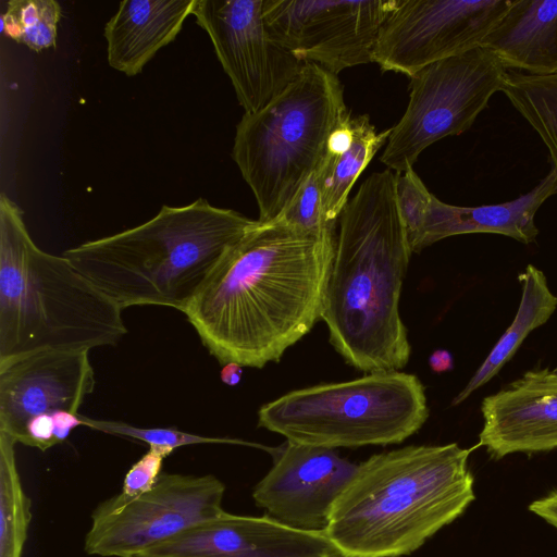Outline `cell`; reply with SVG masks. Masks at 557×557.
<instances>
[{
    "instance_id": "23",
    "label": "cell",
    "mask_w": 557,
    "mask_h": 557,
    "mask_svg": "<svg viewBox=\"0 0 557 557\" xmlns=\"http://www.w3.org/2000/svg\"><path fill=\"white\" fill-rule=\"evenodd\" d=\"M16 442L0 432V557H22L32 520V500L21 483Z\"/></svg>"
},
{
    "instance_id": "2",
    "label": "cell",
    "mask_w": 557,
    "mask_h": 557,
    "mask_svg": "<svg viewBox=\"0 0 557 557\" xmlns=\"http://www.w3.org/2000/svg\"><path fill=\"white\" fill-rule=\"evenodd\" d=\"M411 253L396 175L374 172L339 214L321 318L334 349L359 371H397L409 361L399 298Z\"/></svg>"
},
{
    "instance_id": "22",
    "label": "cell",
    "mask_w": 557,
    "mask_h": 557,
    "mask_svg": "<svg viewBox=\"0 0 557 557\" xmlns=\"http://www.w3.org/2000/svg\"><path fill=\"white\" fill-rule=\"evenodd\" d=\"M537 133L557 170V74L533 76L507 71L502 90Z\"/></svg>"
},
{
    "instance_id": "5",
    "label": "cell",
    "mask_w": 557,
    "mask_h": 557,
    "mask_svg": "<svg viewBox=\"0 0 557 557\" xmlns=\"http://www.w3.org/2000/svg\"><path fill=\"white\" fill-rule=\"evenodd\" d=\"M127 333L122 309L63 255L41 250L0 196V363L42 350L89 351Z\"/></svg>"
},
{
    "instance_id": "21",
    "label": "cell",
    "mask_w": 557,
    "mask_h": 557,
    "mask_svg": "<svg viewBox=\"0 0 557 557\" xmlns=\"http://www.w3.org/2000/svg\"><path fill=\"white\" fill-rule=\"evenodd\" d=\"M522 295L511 324L494 345L485 360L474 372L463 389L453 399L451 406L466 400L474 391L491 381L513 357L525 337L548 321L557 308V296L549 287L544 273L528 264L518 276Z\"/></svg>"
},
{
    "instance_id": "4",
    "label": "cell",
    "mask_w": 557,
    "mask_h": 557,
    "mask_svg": "<svg viewBox=\"0 0 557 557\" xmlns=\"http://www.w3.org/2000/svg\"><path fill=\"white\" fill-rule=\"evenodd\" d=\"M257 222L198 198L162 206L149 221L63 256L122 310L156 305L184 312L225 251Z\"/></svg>"
},
{
    "instance_id": "26",
    "label": "cell",
    "mask_w": 557,
    "mask_h": 557,
    "mask_svg": "<svg viewBox=\"0 0 557 557\" xmlns=\"http://www.w3.org/2000/svg\"><path fill=\"white\" fill-rule=\"evenodd\" d=\"M277 219L317 235L336 232L338 221H329L323 211L321 164Z\"/></svg>"
},
{
    "instance_id": "1",
    "label": "cell",
    "mask_w": 557,
    "mask_h": 557,
    "mask_svg": "<svg viewBox=\"0 0 557 557\" xmlns=\"http://www.w3.org/2000/svg\"><path fill=\"white\" fill-rule=\"evenodd\" d=\"M337 232L260 221L232 245L184 311L221 366L263 368L322 318Z\"/></svg>"
},
{
    "instance_id": "6",
    "label": "cell",
    "mask_w": 557,
    "mask_h": 557,
    "mask_svg": "<svg viewBox=\"0 0 557 557\" xmlns=\"http://www.w3.org/2000/svg\"><path fill=\"white\" fill-rule=\"evenodd\" d=\"M337 75L305 62L270 103L245 113L232 158L259 208L258 221L276 220L324 160L334 131L350 115Z\"/></svg>"
},
{
    "instance_id": "14",
    "label": "cell",
    "mask_w": 557,
    "mask_h": 557,
    "mask_svg": "<svg viewBox=\"0 0 557 557\" xmlns=\"http://www.w3.org/2000/svg\"><path fill=\"white\" fill-rule=\"evenodd\" d=\"M88 352L42 350L0 363V432L17 443L33 418L77 414L96 385Z\"/></svg>"
},
{
    "instance_id": "11",
    "label": "cell",
    "mask_w": 557,
    "mask_h": 557,
    "mask_svg": "<svg viewBox=\"0 0 557 557\" xmlns=\"http://www.w3.org/2000/svg\"><path fill=\"white\" fill-rule=\"evenodd\" d=\"M512 0H399L382 26L372 61L413 76L423 67L481 47Z\"/></svg>"
},
{
    "instance_id": "16",
    "label": "cell",
    "mask_w": 557,
    "mask_h": 557,
    "mask_svg": "<svg viewBox=\"0 0 557 557\" xmlns=\"http://www.w3.org/2000/svg\"><path fill=\"white\" fill-rule=\"evenodd\" d=\"M481 412L479 446L495 460L557 448V370L525 372L485 397Z\"/></svg>"
},
{
    "instance_id": "12",
    "label": "cell",
    "mask_w": 557,
    "mask_h": 557,
    "mask_svg": "<svg viewBox=\"0 0 557 557\" xmlns=\"http://www.w3.org/2000/svg\"><path fill=\"white\" fill-rule=\"evenodd\" d=\"M193 15L209 35L245 113L270 103L305 64L270 37L263 0H196Z\"/></svg>"
},
{
    "instance_id": "3",
    "label": "cell",
    "mask_w": 557,
    "mask_h": 557,
    "mask_svg": "<svg viewBox=\"0 0 557 557\" xmlns=\"http://www.w3.org/2000/svg\"><path fill=\"white\" fill-rule=\"evenodd\" d=\"M471 449L409 445L359 463L324 534L339 557H401L419 549L474 500Z\"/></svg>"
},
{
    "instance_id": "17",
    "label": "cell",
    "mask_w": 557,
    "mask_h": 557,
    "mask_svg": "<svg viewBox=\"0 0 557 557\" xmlns=\"http://www.w3.org/2000/svg\"><path fill=\"white\" fill-rule=\"evenodd\" d=\"M555 195L557 170L554 168L530 191L503 203L459 207L445 203L433 195L418 252L444 238L474 233L499 234L522 244L534 243L539 235L535 213L545 200Z\"/></svg>"
},
{
    "instance_id": "27",
    "label": "cell",
    "mask_w": 557,
    "mask_h": 557,
    "mask_svg": "<svg viewBox=\"0 0 557 557\" xmlns=\"http://www.w3.org/2000/svg\"><path fill=\"white\" fill-rule=\"evenodd\" d=\"M396 175V196L412 252L419 243L433 194L426 188L413 168Z\"/></svg>"
},
{
    "instance_id": "10",
    "label": "cell",
    "mask_w": 557,
    "mask_h": 557,
    "mask_svg": "<svg viewBox=\"0 0 557 557\" xmlns=\"http://www.w3.org/2000/svg\"><path fill=\"white\" fill-rule=\"evenodd\" d=\"M399 0H263L270 37L302 62L337 75L372 63L380 30Z\"/></svg>"
},
{
    "instance_id": "28",
    "label": "cell",
    "mask_w": 557,
    "mask_h": 557,
    "mask_svg": "<svg viewBox=\"0 0 557 557\" xmlns=\"http://www.w3.org/2000/svg\"><path fill=\"white\" fill-rule=\"evenodd\" d=\"M166 457L162 450L149 448L125 474L121 494L135 498L150 491L162 473V463Z\"/></svg>"
},
{
    "instance_id": "18",
    "label": "cell",
    "mask_w": 557,
    "mask_h": 557,
    "mask_svg": "<svg viewBox=\"0 0 557 557\" xmlns=\"http://www.w3.org/2000/svg\"><path fill=\"white\" fill-rule=\"evenodd\" d=\"M196 0H125L107 22L108 63L127 76L141 73L144 66L163 47L172 42Z\"/></svg>"
},
{
    "instance_id": "31",
    "label": "cell",
    "mask_w": 557,
    "mask_h": 557,
    "mask_svg": "<svg viewBox=\"0 0 557 557\" xmlns=\"http://www.w3.org/2000/svg\"><path fill=\"white\" fill-rule=\"evenodd\" d=\"M242 366L235 362H230L222 366L221 380L228 386H236L239 384L243 375Z\"/></svg>"
},
{
    "instance_id": "7",
    "label": "cell",
    "mask_w": 557,
    "mask_h": 557,
    "mask_svg": "<svg viewBox=\"0 0 557 557\" xmlns=\"http://www.w3.org/2000/svg\"><path fill=\"white\" fill-rule=\"evenodd\" d=\"M428 417L419 377L382 371L292 391L259 409L258 426L294 444L356 448L399 444L418 432Z\"/></svg>"
},
{
    "instance_id": "25",
    "label": "cell",
    "mask_w": 557,
    "mask_h": 557,
    "mask_svg": "<svg viewBox=\"0 0 557 557\" xmlns=\"http://www.w3.org/2000/svg\"><path fill=\"white\" fill-rule=\"evenodd\" d=\"M82 425L102 431L110 434L127 436L139 440L149 445V448L162 450L168 456L176 448L194 445V444H210V443H242L228 438L208 437L180 431L176 428H137L124 422L94 420L79 414Z\"/></svg>"
},
{
    "instance_id": "13",
    "label": "cell",
    "mask_w": 557,
    "mask_h": 557,
    "mask_svg": "<svg viewBox=\"0 0 557 557\" xmlns=\"http://www.w3.org/2000/svg\"><path fill=\"white\" fill-rule=\"evenodd\" d=\"M357 467L335 449L286 441L252 498L265 516L286 527L324 533L332 507Z\"/></svg>"
},
{
    "instance_id": "30",
    "label": "cell",
    "mask_w": 557,
    "mask_h": 557,
    "mask_svg": "<svg viewBox=\"0 0 557 557\" xmlns=\"http://www.w3.org/2000/svg\"><path fill=\"white\" fill-rule=\"evenodd\" d=\"M429 364L433 372H446L453 369V357L449 351L437 349L430 356Z\"/></svg>"
},
{
    "instance_id": "15",
    "label": "cell",
    "mask_w": 557,
    "mask_h": 557,
    "mask_svg": "<svg viewBox=\"0 0 557 557\" xmlns=\"http://www.w3.org/2000/svg\"><path fill=\"white\" fill-rule=\"evenodd\" d=\"M133 557H339L322 532L225 512Z\"/></svg>"
},
{
    "instance_id": "19",
    "label": "cell",
    "mask_w": 557,
    "mask_h": 557,
    "mask_svg": "<svg viewBox=\"0 0 557 557\" xmlns=\"http://www.w3.org/2000/svg\"><path fill=\"white\" fill-rule=\"evenodd\" d=\"M481 47L507 71L557 74V0H512Z\"/></svg>"
},
{
    "instance_id": "24",
    "label": "cell",
    "mask_w": 557,
    "mask_h": 557,
    "mask_svg": "<svg viewBox=\"0 0 557 557\" xmlns=\"http://www.w3.org/2000/svg\"><path fill=\"white\" fill-rule=\"evenodd\" d=\"M61 7L54 0H11L2 14V33L40 52L55 47Z\"/></svg>"
},
{
    "instance_id": "9",
    "label": "cell",
    "mask_w": 557,
    "mask_h": 557,
    "mask_svg": "<svg viewBox=\"0 0 557 557\" xmlns=\"http://www.w3.org/2000/svg\"><path fill=\"white\" fill-rule=\"evenodd\" d=\"M224 483L212 474L162 472L138 497L120 493L101 502L91 512L84 549L94 556L133 557L224 515Z\"/></svg>"
},
{
    "instance_id": "8",
    "label": "cell",
    "mask_w": 557,
    "mask_h": 557,
    "mask_svg": "<svg viewBox=\"0 0 557 557\" xmlns=\"http://www.w3.org/2000/svg\"><path fill=\"white\" fill-rule=\"evenodd\" d=\"M506 74L498 58L483 47L420 70L410 77L407 109L391 127L380 161L401 173L435 141L468 131L491 97L503 90Z\"/></svg>"
},
{
    "instance_id": "20",
    "label": "cell",
    "mask_w": 557,
    "mask_h": 557,
    "mask_svg": "<svg viewBox=\"0 0 557 557\" xmlns=\"http://www.w3.org/2000/svg\"><path fill=\"white\" fill-rule=\"evenodd\" d=\"M376 132L368 114H351L334 131L321 163L322 206L329 221H338L359 175L389 137Z\"/></svg>"
},
{
    "instance_id": "29",
    "label": "cell",
    "mask_w": 557,
    "mask_h": 557,
    "mask_svg": "<svg viewBox=\"0 0 557 557\" xmlns=\"http://www.w3.org/2000/svg\"><path fill=\"white\" fill-rule=\"evenodd\" d=\"M529 509L534 515L557 528V488L553 490L546 496L532 502Z\"/></svg>"
}]
</instances>
